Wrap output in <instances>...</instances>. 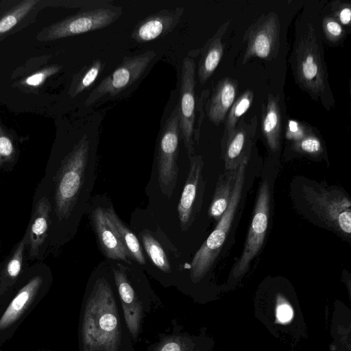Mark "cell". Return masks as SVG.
<instances>
[{
	"mask_svg": "<svg viewBox=\"0 0 351 351\" xmlns=\"http://www.w3.org/2000/svg\"><path fill=\"white\" fill-rule=\"evenodd\" d=\"M249 156H245L237 168L234 185L226 210L192 260L191 276L193 280L203 277L210 269L226 241L242 195Z\"/></svg>",
	"mask_w": 351,
	"mask_h": 351,
	"instance_id": "7a4b0ae2",
	"label": "cell"
},
{
	"mask_svg": "<svg viewBox=\"0 0 351 351\" xmlns=\"http://www.w3.org/2000/svg\"><path fill=\"white\" fill-rule=\"evenodd\" d=\"M50 211L49 199L47 197H43L36 204L28 232L32 258L36 256L47 237Z\"/></svg>",
	"mask_w": 351,
	"mask_h": 351,
	"instance_id": "44dd1931",
	"label": "cell"
},
{
	"mask_svg": "<svg viewBox=\"0 0 351 351\" xmlns=\"http://www.w3.org/2000/svg\"><path fill=\"white\" fill-rule=\"evenodd\" d=\"M82 334L85 351H117L118 313L111 287L104 279L97 281L87 300Z\"/></svg>",
	"mask_w": 351,
	"mask_h": 351,
	"instance_id": "6da1fadb",
	"label": "cell"
},
{
	"mask_svg": "<svg viewBox=\"0 0 351 351\" xmlns=\"http://www.w3.org/2000/svg\"><path fill=\"white\" fill-rule=\"evenodd\" d=\"M280 21L276 13L271 12L258 19L243 36L247 47L243 63L254 57L267 60L275 58L280 48Z\"/></svg>",
	"mask_w": 351,
	"mask_h": 351,
	"instance_id": "9c48e42d",
	"label": "cell"
},
{
	"mask_svg": "<svg viewBox=\"0 0 351 351\" xmlns=\"http://www.w3.org/2000/svg\"><path fill=\"white\" fill-rule=\"evenodd\" d=\"M93 221L99 244L106 256L112 260L130 263V257L110 225L105 210L96 208L93 213Z\"/></svg>",
	"mask_w": 351,
	"mask_h": 351,
	"instance_id": "9a60e30c",
	"label": "cell"
},
{
	"mask_svg": "<svg viewBox=\"0 0 351 351\" xmlns=\"http://www.w3.org/2000/svg\"><path fill=\"white\" fill-rule=\"evenodd\" d=\"M189 173L178 206V217L182 230L191 226L199 208L198 195H203L204 182L202 176L204 162L201 156L194 155L191 158Z\"/></svg>",
	"mask_w": 351,
	"mask_h": 351,
	"instance_id": "7c38bea8",
	"label": "cell"
},
{
	"mask_svg": "<svg viewBox=\"0 0 351 351\" xmlns=\"http://www.w3.org/2000/svg\"><path fill=\"white\" fill-rule=\"evenodd\" d=\"M276 316L280 322L285 323L291 319L293 311L289 305L284 304L278 307Z\"/></svg>",
	"mask_w": 351,
	"mask_h": 351,
	"instance_id": "e575fe53",
	"label": "cell"
},
{
	"mask_svg": "<svg viewBox=\"0 0 351 351\" xmlns=\"http://www.w3.org/2000/svg\"><path fill=\"white\" fill-rule=\"evenodd\" d=\"M159 351H182L181 343L177 340H169L162 345Z\"/></svg>",
	"mask_w": 351,
	"mask_h": 351,
	"instance_id": "d590c367",
	"label": "cell"
},
{
	"mask_svg": "<svg viewBox=\"0 0 351 351\" xmlns=\"http://www.w3.org/2000/svg\"><path fill=\"white\" fill-rule=\"evenodd\" d=\"M322 27L325 36L332 43L339 42L345 34L342 25L332 16L322 19Z\"/></svg>",
	"mask_w": 351,
	"mask_h": 351,
	"instance_id": "83f0119b",
	"label": "cell"
},
{
	"mask_svg": "<svg viewBox=\"0 0 351 351\" xmlns=\"http://www.w3.org/2000/svg\"><path fill=\"white\" fill-rule=\"evenodd\" d=\"M141 237L145 251L155 266L164 272H170L168 258L160 243L147 230L141 232Z\"/></svg>",
	"mask_w": 351,
	"mask_h": 351,
	"instance_id": "d4e9b609",
	"label": "cell"
},
{
	"mask_svg": "<svg viewBox=\"0 0 351 351\" xmlns=\"http://www.w3.org/2000/svg\"><path fill=\"white\" fill-rule=\"evenodd\" d=\"M195 64L193 58L186 57L182 62L180 95L178 105L180 137L184 141L189 158L195 155L193 135L195 119Z\"/></svg>",
	"mask_w": 351,
	"mask_h": 351,
	"instance_id": "30bf717a",
	"label": "cell"
},
{
	"mask_svg": "<svg viewBox=\"0 0 351 351\" xmlns=\"http://www.w3.org/2000/svg\"><path fill=\"white\" fill-rule=\"evenodd\" d=\"M180 131L178 105L166 120L160 138L157 158V169L160 186L162 192L171 197L175 188L178 168Z\"/></svg>",
	"mask_w": 351,
	"mask_h": 351,
	"instance_id": "8992f818",
	"label": "cell"
},
{
	"mask_svg": "<svg viewBox=\"0 0 351 351\" xmlns=\"http://www.w3.org/2000/svg\"><path fill=\"white\" fill-rule=\"evenodd\" d=\"M105 212L110 225L114 230L130 257L139 264L145 265L146 263L145 258L140 243L135 234L125 226L112 207L106 209Z\"/></svg>",
	"mask_w": 351,
	"mask_h": 351,
	"instance_id": "7402d4cb",
	"label": "cell"
},
{
	"mask_svg": "<svg viewBox=\"0 0 351 351\" xmlns=\"http://www.w3.org/2000/svg\"><path fill=\"white\" fill-rule=\"evenodd\" d=\"M256 123V117L247 123L242 119L232 133L221 143L226 171L237 170L243 158L250 155Z\"/></svg>",
	"mask_w": 351,
	"mask_h": 351,
	"instance_id": "5bb4252c",
	"label": "cell"
},
{
	"mask_svg": "<svg viewBox=\"0 0 351 351\" xmlns=\"http://www.w3.org/2000/svg\"><path fill=\"white\" fill-rule=\"evenodd\" d=\"M26 241L27 239L25 237L19 243L11 259L7 264L6 274L10 278H16L21 271L23 257V252Z\"/></svg>",
	"mask_w": 351,
	"mask_h": 351,
	"instance_id": "f546056e",
	"label": "cell"
},
{
	"mask_svg": "<svg viewBox=\"0 0 351 351\" xmlns=\"http://www.w3.org/2000/svg\"><path fill=\"white\" fill-rule=\"evenodd\" d=\"M183 14L182 7L160 10L139 21L133 29L131 36L140 43L163 37L175 28Z\"/></svg>",
	"mask_w": 351,
	"mask_h": 351,
	"instance_id": "4fadbf2b",
	"label": "cell"
},
{
	"mask_svg": "<svg viewBox=\"0 0 351 351\" xmlns=\"http://www.w3.org/2000/svg\"><path fill=\"white\" fill-rule=\"evenodd\" d=\"M292 147L297 152L311 155H318L323 151L320 140L313 132L295 141Z\"/></svg>",
	"mask_w": 351,
	"mask_h": 351,
	"instance_id": "4316f807",
	"label": "cell"
},
{
	"mask_svg": "<svg viewBox=\"0 0 351 351\" xmlns=\"http://www.w3.org/2000/svg\"><path fill=\"white\" fill-rule=\"evenodd\" d=\"M36 3L34 1H25L16 11L13 12L0 20V34L11 29L21 19Z\"/></svg>",
	"mask_w": 351,
	"mask_h": 351,
	"instance_id": "f1b7e54d",
	"label": "cell"
},
{
	"mask_svg": "<svg viewBox=\"0 0 351 351\" xmlns=\"http://www.w3.org/2000/svg\"><path fill=\"white\" fill-rule=\"evenodd\" d=\"M270 210V192L267 180L259 188L253 217L243 252L233 268L235 276L244 273L258 254L267 232Z\"/></svg>",
	"mask_w": 351,
	"mask_h": 351,
	"instance_id": "ba28073f",
	"label": "cell"
},
{
	"mask_svg": "<svg viewBox=\"0 0 351 351\" xmlns=\"http://www.w3.org/2000/svg\"><path fill=\"white\" fill-rule=\"evenodd\" d=\"M237 170L225 171L218 178L212 202L208 210L209 216L219 220L230 202L236 180Z\"/></svg>",
	"mask_w": 351,
	"mask_h": 351,
	"instance_id": "603a6c76",
	"label": "cell"
},
{
	"mask_svg": "<svg viewBox=\"0 0 351 351\" xmlns=\"http://www.w3.org/2000/svg\"><path fill=\"white\" fill-rule=\"evenodd\" d=\"M311 132V130L307 126L298 121L289 120L286 136L288 139L295 142L302 139Z\"/></svg>",
	"mask_w": 351,
	"mask_h": 351,
	"instance_id": "d6a6232c",
	"label": "cell"
},
{
	"mask_svg": "<svg viewBox=\"0 0 351 351\" xmlns=\"http://www.w3.org/2000/svg\"><path fill=\"white\" fill-rule=\"evenodd\" d=\"M14 154V147L11 139L0 128V167L11 160Z\"/></svg>",
	"mask_w": 351,
	"mask_h": 351,
	"instance_id": "1f68e13d",
	"label": "cell"
},
{
	"mask_svg": "<svg viewBox=\"0 0 351 351\" xmlns=\"http://www.w3.org/2000/svg\"><path fill=\"white\" fill-rule=\"evenodd\" d=\"M39 276L31 279L12 299L0 318V330L14 324L26 310L42 285Z\"/></svg>",
	"mask_w": 351,
	"mask_h": 351,
	"instance_id": "ffe728a7",
	"label": "cell"
},
{
	"mask_svg": "<svg viewBox=\"0 0 351 351\" xmlns=\"http://www.w3.org/2000/svg\"><path fill=\"white\" fill-rule=\"evenodd\" d=\"M261 128L269 148L276 152L280 145L282 132L281 110L279 97L268 95L266 106H262Z\"/></svg>",
	"mask_w": 351,
	"mask_h": 351,
	"instance_id": "d6986e66",
	"label": "cell"
},
{
	"mask_svg": "<svg viewBox=\"0 0 351 351\" xmlns=\"http://www.w3.org/2000/svg\"><path fill=\"white\" fill-rule=\"evenodd\" d=\"M89 142L84 135L65 158L58 174L56 211L59 220L67 217L75 203L87 165Z\"/></svg>",
	"mask_w": 351,
	"mask_h": 351,
	"instance_id": "3957f363",
	"label": "cell"
},
{
	"mask_svg": "<svg viewBox=\"0 0 351 351\" xmlns=\"http://www.w3.org/2000/svg\"><path fill=\"white\" fill-rule=\"evenodd\" d=\"M254 99V92L245 90L233 103L226 118L221 143L232 133L241 117L248 110Z\"/></svg>",
	"mask_w": 351,
	"mask_h": 351,
	"instance_id": "cb8c5ba5",
	"label": "cell"
},
{
	"mask_svg": "<svg viewBox=\"0 0 351 351\" xmlns=\"http://www.w3.org/2000/svg\"><path fill=\"white\" fill-rule=\"evenodd\" d=\"M119 265V269H114V280L120 295L125 322L133 338L136 339L141 319V306L125 271L121 269V265Z\"/></svg>",
	"mask_w": 351,
	"mask_h": 351,
	"instance_id": "2e32d148",
	"label": "cell"
},
{
	"mask_svg": "<svg viewBox=\"0 0 351 351\" xmlns=\"http://www.w3.org/2000/svg\"><path fill=\"white\" fill-rule=\"evenodd\" d=\"M331 10L334 14V18L343 25H349L351 20V8L348 3H341L336 1L332 3Z\"/></svg>",
	"mask_w": 351,
	"mask_h": 351,
	"instance_id": "4dcf8cb0",
	"label": "cell"
},
{
	"mask_svg": "<svg viewBox=\"0 0 351 351\" xmlns=\"http://www.w3.org/2000/svg\"><path fill=\"white\" fill-rule=\"evenodd\" d=\"M229 24V22H226L221 25L203 49L197 70L199 80L202 84L210 78L221 62L224 51L221 40Z\"/></svg>",
	"mask_w": 351,
	"mask_h": 351,
	"instance_id": "ac0fdd59",
	"label": "cell"
},
{
	"mask_svg": "<svg viewBox=\"0 0 351 351\" xmlns=\"http://www.w3.org/2000/svg\"><path fill=\"white\" fill-rule=\"evenodd\" d=\"M295 48L297 82L308 93L319 95L326 88V71L315 30L309 23Z\"/></svg>",
	"mask_w": 351,
	"mask_h": 351,
	"instance_id": "5b68a950",
	"label": "cell"
},
{
	"mask_svg": "<svg viewBox=\"0 0 351 351\" xmlns=\"http://www.w3.org/2000/svg\"><path fill=\"white\" fill-rule=\"evenodd\" d=\"M122 14V8L114 5L86 9L56 25L51 29V38H62L103 29L113 23Z\"/></svg>",
	"mask_w": 351,
	"mask_h": 351,
	"instance_id": "8fae6325",
	"label": "cell"
},
{
	"mask_svg": "<svg viewBox=\"0 0 351 351\" xmlns=\"http://www.w3.org/2000/svg\"><path fill=\"white\" fill-rule=\"evenodd\" d=\"M104 66V63L99 59L94 60L86 66L79 73L73 88L72 94L75 96L89 88L97 80Z\"/></svg>",
	"mask_w": 351,
	"mask_h": 351,
	"instance_id": "484cf974",
	"label": "cell"
},
{
	"mask_svg": "<svg viewBox=\"0 0 351 351\" xmlns=\"http://www.w3.org/2000/svg\"><path fill=\"white\" fill-rule=\"evenodd\" d=\"M156 53L147 51L125 57L121 63L88 96L85 104L90 106L106 95L114 96L137 81L143 74Z\"/></svg>",
	"mask_w": 351,
	"mask_h": 351,
	"instance_id": "52a82bcc",
	"label": "cell"
},
{
	"mask_svg": "<svg viewBox=\"0 0 351 351\" xmlns=\"http://www.w3.org/2000/svg\"><path fill=\"white\" fill-rule=\"evenodd\" d=\"M58 70V67H52L49 69L47 73H36L34 75L29 76L25 80V83L29 86H37L44 82L45 79L46 78V76H48L50 74L56 73Z\"/></svg>",
	"mask_w": 351,
	"mask_h": 351,
	"instance_id": "836d02e7",
	"label": "cell"
},
{
	"mask_svg": "<svg viewBox=\"0 0 351 351\" xmlns=\"http://www.w3.org/2000/svg\"><path fill=\"white\" fill-rule=\"evenodd\" d=\"M302 191L311 210L323 222L344 237H350L351 202L347 195L318 185H304Z\"/></svg>",
	"mask_w": 351,
	"mask_h": 351,
	"instance_id": "277c9868",
	"label": "cell"
},
{
	"mask_svg": "<svg viewBox=\"0 0 351 351\" xmlns=\"http://www.w3.org/2000/svg\"><path fill=\"white\" fill-rule=\"evenodd\" d=\"M237 81L226 77L219 81L208 102L207 115L215 125L222 123L235 101Z\"/></svg>",
	"mask_w": 351,
	"mask_h": 351,
	"instance_id": "e0dca14e",
	"label": "cell"
}]
</instances>
